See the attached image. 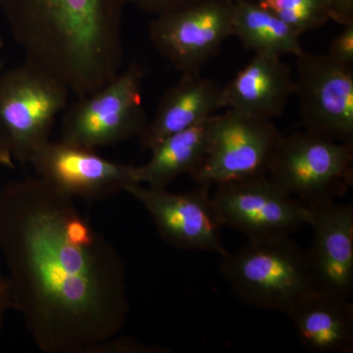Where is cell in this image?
Listing matches in <instances>:
<instances>
[{
  "label": "cell",
  "instance_id": "cell-1",
  "mask_svg": "<svg viewBox=\"0 0 353 353\" xmlns=\"http://www.w3.org/2000/svg\"><path fill=\"white\" fill-rule=\"evenodd\" d=\"M0 252L14 310L44 353H99L128 321L124 260L75 199L39 176L0 190Z\"/></svg>",
  "mask_w": 353,
  "mask_h": 353
},
{
  "label": "cell",
  "instance_id": "cell-2",
  "mask_svg": "<svg viewBox=\"0 0 353 353\" xmlns=\"http://www.w3.org/2000/svg\"><path fill=\"white\" fill-rule=\"evenodd\" d=\"M123 0H0L25 60L59 79L76 99L123 70Z\"/></svg>",
  "mask_w": 353,
  "mask_h": 353
},
{
  "label": "cell",
  "instance_id": "cell-3",
  "mask_svg": "<svg viewBox=\"0 0 353 353\" xmlns=\"http://www.w3.org/2000/svg\"><path fill=\"white\" fill-rule=\"evenodd\" d=\"M220 273L241 303L285 315L316 290L305 250L290 236L248 240L221 256Z\"/></svg>",
  "mask_w": 353,
  "mask_h": 353
},
{
  "label": "cell",
  "instance_id": "cell-4",
  "mask_svg": "<svg viewBox=\"0 0 353 353\" xmlns=\"http://www.w3.org/2000/svg\"><path fill=\"white\" fill-rule=\"evenodd\" d=\"M70 97L59 79L27 60L0 72V143L14 161L29 164L32 154L50 141Z\"/></svg>",
  "mask_w": 353,
  "mask_h": 353
},
{
  "label": "cell",
  "instance_id": "cell-5",
  "mask_svg": "<svg viewBox=\"0 0 353 353\" xmlns=\"http://www.w3.org/2000/svg\"><path fill=\"white\" fill-rule=\"evenodd\" d=\"M267 176L308 208L336 201L353 185V145L307 132L282 134Z\"/></svg>",
  "mask_w": 353,
  "mask_h": 353
},
{
  "label": "cell",
  "instance_id": "cell-6",
  "mask_svg": "<svg viewBox=\"0 0 353 353\" xmlns=\"http://www.w3.org/2000/svg\"><path fill=\"white\" fill-rule=\"evenodd\" d=\"M145 72L132 62L112 81L77 99L62 118L61 141L97 150L141 136L148 124L143 104Z\"/></svg>",
  "mask_w": 353,
  "mask_h": 353
},
{
  "label": "cell",
  "instance_id": "cell-7",
  "mask_svg": "<svg viewBox=\"0 0 353 353\" xmlns=\"http://www.w3.org/2000/svg\"><path fill=\"white\" fill-rule=\"evenodd\" d=\"M208 145L201 166L190 175L197 185L219 183L267 174L281 132L272 121L227 108L208 122Z\"/></svg>",
  "mask_w": 353,
  "mask_h": 353
},
{
  "label": "cell",
  "instance_id": "cell-8",
  "mask_svg": "<svg viewBox=\"0 0 353 353\" xmlns=\"http://www.w3.org/2000/svg\"><path fill=\"white\" fill-rule=\"evenodd\" d=\"M148 36L155 50L181 75H199L234 36V0H197L154 16Z\"/></svg>",
  "mask_w": 353,
  "mask_h": 353
},
{
  "label": "cell",
  "instance_id": "cell-9",
  "mask_svg": "<svg viewBox=\"0 0 353 353\" xmlns=\"http://www.w3.org/2000/svg\"><path fill=\"white\" fill-rule=\"evenodd\" d=\"M215 187L211 196L221 224L245 234L248 240L292 236L308 225V206L283 192L267 174Z\"/></svg>",
  "mask_w": 353,
  "mask_h": 353
},
{
  "label": "cell",
  "instance_id": "cell-10",
  "mask_svg": "<svg viewBox=\"0 0 353 353\" xmlns=\"http://www.w3.org/2000/svg\"><path fill=\"white\" fill-rule=\"evenodd\" d=\"M296 92L305 132L353 145V71L328 54L296 57Z\"/></svg>",
  "mask_w": 353,
  "mask_h": 353
},
{
  "label": "cell",
  "instance_id": "cell-11",
  "mask_svg": "<svg viewBox=\"0 0 353 353\" xmlns=\"http://www.w3.org/2000/svg\"><path fill=\"white\" fill-rule=\"evenodd\" d=\"M210 187L199 185L188 192L143 187L134 183L125 189L150 213L158 233L168 245L181 250H201L219 256L228 250L223 245L219 217Z\"/></svg>",
  "mask_w": 353,
  "mask_h": 353
},
{
  "label": "cell",
  "instance_id": "cell-12",
  "mask_svg": "<svg viewBox=\"0 0 353 353\" xmlns=\"http://www.w3.org/2000/svg\"><path fill=\"white\" fill-rule=\"evenodd\" d=\"M38 174L64 194L85 201L113 196L134 183L136 166L114 162L95 150L48 141L29 162Z\"/></svg>",
  "mask_w": 353,
  "mask_h": 353
},
{
  "label": "cell",
  "instance_id": "cell-13",
  "mask_svg": "<svg viewBox=\"0 0 353 353\" xmlns=\"http://www.w3.org/2000/svg\"><path fill=\"white\" fill-rule=\"evenodd\" d=\"M309 210L313 234L305 254L315 289L352 299L353 206L334 201Z\"/></svg>",
  "mask_w": 353,
  "mask_h": 353
},
{
  "label": "cell",
  "instance_id": "cell-14",
  "mask_svg": "<svg viewBox=\"0 0 353 353\" xmlns=\"http://www.w3.org/2000/svg\"><path fill=\"white\" fill-rule=\"evenodd\" d=\"M294 92L292 68L270 55L254 54L223 87L225 108L268 121L283 115Z\"/></svg>",
  "mask_w": 353,
  "mask_h": 353
},
{
  "label": "cell",
  "instance_id": "cell-15",
  "mask_svg": "<svg viewBox=\"0 0 353 353\" xmlns=\"http://www.w3.org/2000/svg\"><path fill=\"white\" fill-rule=\"evenodd\" d=\"M225 108L223 87L199 75H182L162 95L152 120L141 134V143L150 150L176 132L201 124Z\"/></svg>",
  "mask_w": 353,
  "mask_h": 353
},
{
  "label": "cell",
  "instance_id": "cell-16",
  "mask_svg": "<svg viewBox=\"0 0 353 353\" xmlns=\"http://www.w3.org/2000/svg\"><path fill=\"white\" fill-rule=\"evenodd\" d=\"M301 347L312 353L353 352L352 299L323 290L305 294L288 314Z\"/></svg>",
  "mask_w": 353,
  "mask_h": 353
},
{
  "label": "cell",
  "instance_id": "cell-17",
  "mask_svg": "<svg viewBox=\"0 0 353 353\" xmlns=\"http://www.w3.org/2000/svg\"><path fill=\"white\" fill-rule=\"evenodd\" d=\"M208 119L196 126L176 132L150 150L145 165L136 167L139 183L167 189L179 176H190L201 166L208 145Z\"/></svg>",
  "mask_w": 353,
  "mask_h": 353
},
{
  "label": "cell",
  "instance_id": "cell-18",
  "mask_svg": "<svg viewBox=\"0 0 353 353\" xmlns=\"http://www.w3.org/2000/svg\"><path fill=\"white\" fill-rule=\"evenodd\" d=\"M234 36L254 54L282 58L303 50L301 37L256 0H234Z\"/></svg>",
  "mask_w": 353,
  "mask_h": 353
},
{
  "label": "cell",
  "instance_id": "cell-19",
  "mask_svg": "<svg viewBox=\"0 0 353 353\" xmlns=\"http://www.w3.org/2000/svg\"><path fill=\"white\" fill-rule=\"evenodd\" d=\"M289 26L297 36L320 29L330 21L327 0H256Z\"/></svg>",
  "mask_w": 353,
  "mask_h": 353
},
{
  "label": "cell",
  "instance_id": "cell-20",
  "mask_svg": "<svg viewBox=\"0 0 353 353\" xmlns=\"http://www.w3.org/2000/svg\"><path fill=\"white\" fill-rule=\"evenodd\" d=\"M332 59L345 66L353 64V23L343 25L338 36L330 44L329 52Z\"/></svg>",
  "mask_w": 353,
  "mask_h": 353
},
{
  "label": "cell",
  "instance_id": "cell-21",
  "mask_svg": "<svg viewBox=\"0 0 353 353\" xmlns=\"http://www.w3.org/2000/svg\"><path fill=\"white\" fill-rule=\"evenodd\" d=\"M169 348L145 345L131 338H115L102 345L99 353H167Z\"/></svg>",
  "mask_w": 353,
  "mask_h": 353
},
{
  "label": "cell",
  "instance_id": "cell-22",
  "mask_svg": "<svg viewBox=\"0 0 353 353\" xmlns=\"http://www.w3.org/2000/svg\"><path fill=\"white\" fill-rule=\"evenodd\" d=\"M125 6H132L143 12L152 14L153 16L171 12L197 0H123Z\"/></svg>",
  "mask_w": 353,
  "mask_h": 353
},
{
  "label": "cell",
  "instance_id": "cell-23",
  "mask_svg": "<svg viewBox=\"0 0 353 353\" xmlns=\"http://www.w3.org/2000/svg\"><path fill=\"white\" fill-rule=\"evenodd\" d=\"M330 20L341 26L353 23V0H327Z\"/></svg>",
  "mask_w": 353,
  "mask_h": 353
},
{
  "label": "cell",
  "instance_id": "cell-24",
  "mask_svg": "<svg viewBox=\"0 0 353 353\" xmlns=\"http://www.w3.org/2000/svg\"><path fill=\"white\" fill-rule=\"evenodd\" d=\"M9 309H14L12 289L8 278L0 275V330Z\"/></svg>",
  "mask_w": 353,
  "mask_h": 353
},
{
  "label": "cell",
  "instance_id": "cell-25",
  "mask_svg": "<svg viewBox=\"0 0 353 353\" xmlns=\"http://www.w3.org/2000/svg\"><path fill=\"white\" fill-rule=\"evenodd\" d=\"M4 67H6V63L2 60H0V72L4 69ZM0 167L6 169L15 168V161H14L10 153L7 152L6 148L2 145L1 143H0Z\"/></svg>",
  "mask_w": 353,
  "mask_h": 353
},
{
  "label": "cell",
  "instance_id": "cell-26",
  "mask_svg": "<svg viewBox=\"0 0 353 353\" xmlns=\"http://www.w3.org/2000/svg\"><path fill=\"white\" fill-rule=\"evenodd\" d=\"M4 46L3 39H2L1 34H0V50H2Z\"/></svg>",
  "mask_w": 353,
  "mask_h": 353
}]
</instances>
